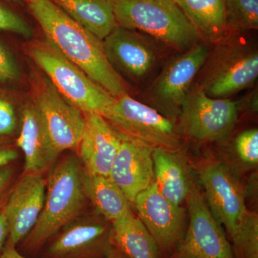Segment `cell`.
<instances>
[{
	"instance_id": "obj_1",
	"label": "cell",
	"mask_w": 258,
	"mask_h": 258,
	"mask_svg": "<svg viewBox=\"0 0 258 258\" xmlns=\"http://www.w3.org/2000/svg\"><path fill=\"white\" fill-rule=\"evenodd\" d=\"M46 40L113 98L128 94L126 83L107 55L103 40L51 0H28Z\"/></svg>"
},
{
	"instance_id": "obj_2",
	"label": "cell",
	"mask_w": 258,
	"mask_h": 258,
	"mask_svg": "<svg viewBox=\"0 0 258 258\" xmlns=\"http://www.w3.org/2000/svg\"><path fill=\"white\" fill-rule=\"evenodd\" d=\"M79 157L68 156L52 168L46 180L43 208L36 225L21 243L22 250L36 253L62 227L82 215L87 199L81 184Z\"/></svg>"
},
{
	"instance_id": "obj_3",
	"label": "cell",
	"mask_w": 258,
	"mask_h": 258,
	"mask_svg": "<svg viewBox=\"0 0 258 258\" xmlns=\"http://www.w3.org/2000/svg\"><path fill=\"white\" fill-rule=\"evenodd\" d=\"M118 26L143 32L179 52L202 37L174 0H112Z\"/></svg>"
},
{
	"instance_id": "obj_4",
	"label": "cell",
	"mask_w": 258,
	"mask_h": 258,
	"mask_svg": "<svg viewBox=\"0 0 258 258\" xmlns=\"http://www.w3.org/2000/svg\"><path fill=\"white\" fill-rule=\"evenodd\" d=\"M215 43L194 88L211 98H230L257 80V47L231 32Z\"/></svg>"
},
{
	"instance_id": "obj_5",
	"label": "cell",
	"mask_w": 258,
	"mask_h": 258,
	"mask_svg": "<svg viewBox=\"0 0 258 258\" xmlns=\"http://www.w3.org/2000/svg\"><path fill=\"white\" fill-rule=\"evenodd\" d=\"M32 60L46 75L64 99L83 114L104 116L115 98L70 61L50 42H35L29 47Z\"/></svg>"
},
{
	"instance_id": "obj_6",
	"label": "cell",
	"mask_w": 258,
	"mask_h": 258,
	"mask_svg": "<svg viewBox=\"0 0 258 258\" xmlns=\"http://www.w3.org/2000/svg\"><path fill=\"white\" fill-rule=\"evenodd\" d=\"M103 117L119 133L153 149H181L183 133L176 120L128 94L115 98Z\"/></svg>"
},
{
	"instance_id": "obj_7",
	"label": "cell",
	"mask_w": 258,
	"mask_h": 258,
	"mask_svg": "<svg viewBox=\"0 0 258 258\" xmlns=\"http://www.w3.org/2000/svg\"><path fill=\"white\" fill-rule=\"evenodd\" d=\"M210 48L198 42L169 60L146 91L145 99L161 114L179 118L194 81L208 58Z\"/></svg>"
},
{
	"instance_id": "obj_8",
	"label": "cell",
	"mask_w": 258,
	"mask_h": 258,
	"mask_svg": "<svg viewBox=\"0 0 258 258\" xmlns=\"http://www.w3.org/2000/svg\"><path fill=\"white\" fill-rule=\"evenodd\" d=\"M189 222L184 238L167 258H235L221 225L192 182L186 199Z\"/></svg>"
},
{
	"instance_id": "obj_9",
	"label": "cell",
	"mask_w": 258,
	"mask_h": 258,
	"mask_svg": "<svg viewBox=\"0 0 258 258\" xmlns=\"http://www.w3.org/2000/svg\"><path fill=\"white\" fill-rule=\"evenodd\" d=\"M238 113L237 102L211 98L191 88L180 114V127L182 133L198 142H217L230 134Z\"/></svg>"
},
{
	"instance_id": "obj_10",
	"label": "cell",
	"mask_w": 258,
	"mask_h": 258,
	"mask_svg": "<svg viewBox=\"0 0 258 258\" xmlns=\"http://www.w3.org/2000/svg\"><path fill=\"white\" fill-rule=\"evenodd\" d=\"M112 246L111 222L96 212L81 215L47 241L43 258H106Z\"/></svg>"
},
{
	"instance_id": "obj_11",
	"label": "cell",
	"mask_w": 258,
	"mask_h": 258,
	"mask_svg": "<svg viewBox=\"0 0 258 258\" xmlns=\"http://www.w3.org/2000/svg\"><path fill=\"white\" fill-rule=\"evenodd\" d=\"M32 102L41 115L57 152L77 149L86 125L82 112L66 101L44 76L34 83Z\"/></svg>"
},
{
	"instance_id": "obj_12",
	"label": "cell",
	"mask_w": 258,
	"mask_h": 258,
	"mask_svg": "<svg viewBox=\"0 0 258 258\" xmlns=\"http://www.w3.org/2000/svg\"><path fill=\"white\" fill-rule=\"evenodd\" d=\"M132 206L157 244L159 254L167 258L184 238L186 212L181 205L171 203L154 182L134 200Z\"/></svg>"
},
{
	"instance_id": "obj_13",
	"label": "cell",
	"mask_w": 258,
	"mask_h": 258,
	"mask_svg": "<svg viewBox=\"0 0 258 258\" xmlns=\"http://www.w3.org/2000/svg\"><path fill=\"white\" fill-rule=\"evenodd\" d=\"M199 174L210 211L231 237L247 210L243 186L222 163L205 164Z\"/></svg>"
},
{
	"instance_id": "obj_14",
	"label": "cell",
	"mask_w": 258,
	"mask_h": 258,
	"mask_svg": "<svg viewBox=\"0 0 258 258\" xmlns=\"http://www.w3.org/2000/svg\"><path fill=\"white\" fill-rule=\"evenodd\" d=\"M46 180L42 174L24 173L3 206L9 227L8 242L16 247L36 225L43 208Z\"/></svg>"
},
{
	"instance_id": "obj_15",
	"label": "cell",
	"mask_w": 258,
	"mask_h": 258,
	"mask_svg": "<svg viewBox=\"0 0 258 258\" xmlns=\"http://www.w3.org/2000/svg\"><path fill=\"white\" fill-rule=\"evenodd\" d=\"M121 137L108 176L133 205L139 194L154 182V149L123 134Z\"/></svg>"
},
{
	"instance_id": "obj_16",
	"label": "cell",
	"mask_w": 258,
	"mask_h": 258,
	"mask_svg": "<svg viewBox=\"0 0 258 258\" xmlns=\"http://www.w3.org/2000/svg\"><path fill=\"white\" fill-rule=\"evenodd\" d=\"M84 115L86 125L77 149L79 160L89 174L108 176L121 143V134L103 115Z\"/></svg>"
},
{
	"instance_id": "obj_17",
	"label": "cell",
	"mask_w": 258,
	"mask_h": 258,
	"mask_svg": "<svg viewBox=\"0 0 258 258\" xmlns=\"http://www.w3.org/2000/svg\"><path fill=\"white\" fill-rule=\"evenodd\" d=\"M110 62L137 80L146 79L157 62V52L134 30L117 25L103 40Z\"/></svg>"
},
{
	"instance_id": "obj_18",
	"label": "cell",
	"mask_w": 258,
	"mask_h": 258,
	"mask_svg": "<svg viewBox=\"0 0 258 258\" xmlns=\"http://www.w3.org/2000/svg\"><path fill=\"white\" fill-rule=\"evenodd\" d=\"M16 144L25 157L24 173L42 174L60 155L52 145L41 115L32 102L27 103L22 110L21 128Z\"/></svg>"
},
{
	"instance_id": "obj_19",
	"label": "cell",
	"mask_w": 258,
	"mask_h": 258,
	"mask_svg": "<svg viewBox=\"0 0 258 258\" xmlns=\"http://www.w3.org/2000/svg\"><path fill=\"white\" fill-rule=\"evenodd\" d=\"M154 161V183L158 190L171 203L181 205L187 198L192 181L187 164L179 151L155 149Z\"/></svg>"
},
{
	"instance_id": "obj_20",
	"label": "cell",
	"mask_w": 258,
	"mask_h": 258,
	"mask_svg": "<svg viewBox=\"0 0 258 258\" xmlns=\"http://www.w3.org/2000/svg\"><path fill=\"white\" fill-rule=\"evenodd\" d=\"M81 184L85 197L96 213L113 222L133 211L132 203L109 176L89 174L83 169Z\"/></svg>"
},
{
	"instance_id": "obj_21",
	"label": "cell",
	"mask_w": 258,
	"mask_h": 258,
	"mask_svg": "<svg viewBox=\"0 0 258 258\" xmlns=\"http://www.w3.org/2000/svg\"><path fill=\"white\" fill-rule=\"evenodd\" d=\"M111 224L113 245L125 258H159L157 244L133 211Z\"/></svg>"
},
{
	"instance_id": "obj_22",
	"label": "cell",
	"mask_w": 258,
	"mask_h": 258,
	"mask_svg": "<svg viewBox=\"0 0 258 258\" xmlns=\"http://www.w3.org/2000/svg\"><path fill=\"white\" fill-rule=\"evenodd\" d=\"M203 40L216 42L228 33L225 0H174Z\"/></svg>"
},
{
	"instance_id": "obj_23",
	"label": "cell",
	"mask_w": 258,
	"mask_h": 258,
	"mask_svg": "<svg viewBox=\"0 0 258 258\" xmlns=\"http://www.w3.org/2000/svg\"><path fill=\"white\" fill-rule=\"evenodd\" d=\"M101 40L117 26L112 0H51Z\"/></svg>"
},
{
	"instance_id": "obj_24",
	"label": "cell",
	"mask_w": 258,
	"mask_h": 258,
	"mask_svg": "<svg viewBox=\"0 0 258 258\" xmlns=\"http://www.w3.org/2000/svg\"><path fill=\"white\" fill-rule=\"evenodd\" d=\"M231 239L235 258H258L257 214L247 210Z\"/></svg>"
},
{
	"instance_id": "obj_25",
	"label": "cell",
	"mask_w": 258,
	"mask_h": 258,
	"mask_svg": "<svg viewBox=\"0 0 258 258\" xmlns=\"http://www.w3.org/2000/svg\"><path fill=\"white\" fill-rule=\"evenodd\" d=\"M227 26L231 32L258 28V0H225Z\"/></svg>"
},
{
	"instance_id": "obj_26",
	"label": "cell",
	"mask_w": 258,
	"mask_h": 258,
	"mask_svg": "<svg viewBox=\"0 0 258 258\" xmlns=\"http://www.w3.org/2000/svg\"><path fill=\"white\" fill-rule=\"evenodd\" d=\"M236 154L246 165L257 166L258 163V131L257 128L244 131L235 139Z\"/></svg>"
},
{
	"instance_id": "obj_27",
	"label": "cell",
	"mask_w": 258,
	"mask_h": 258,
	"mask_svg": "<svg viewBox=\"0 0 258 258\" xmlns=\"http://www.w3.org/2000/svg\"><path fill=\"white\" fill-rule=\"evenodd\" d=\"M0 30L15 32L25 37L32 35V28L23 19L0 5Z\"/></svg>"
},
{
	"instance_id": "obj_28",
	"label": "cell",
	"mask_w": 258,
	"mask_h": 258,
	"mask_svg": "<svg viewBox=\"0 0 258 258\" xmlns=\"http://www.w3.org/2000/svg\"><path fill=\"white\" fill-rule=\"evenodd\" d=\"M18 64L13 56L0 43V83L13 82L20 79Z\"/></svg>"
},
{
	"instance_id": "obj_29",
	"label": "cell",
	"mask_w": 258,
	"mask_h": 258,
	"mask_svg": "<svg viewBox=\"0 0 258 258\" xmlns=\"http://www.w3.org/2000/svg\"><path fill=\"white\" fill-rule=\"evenodd\" d=\"M17 118L11 103L0 99V137L13 134L16 128Z\"/></svg>"
},
{
	"instance_id": "obj_30",
	"label": "cell",
	"mask_w": 258,
	"mask_h": 258,
	"mask_svg": "<svg viewBox=\"0 0 258 258\" xmlns=\"http://www.w3.org/2000/svg\"><path fill=\"white\" fill-rule=\"evenodd\" d=\"M18 158V152L6 137H0V168L13 164Z\"/></svg>"
},
{
	"instance_id": "obj_31",
	"label": "cell",
	"mask_w": 258,
	"mask_h": 258,
	"mask_svg": "<svg viewBox=\"0 0 258 258\" xmlns=\"http://www.w3.org/2000/svg\"><path fill=\"white\" fill-rule=\"evenodd\" d=\"M15 174L13 164L0 168V199L10 187Z\"/></svg>"
},
{
	"instance_id": "obj_32",
	"label": "cell",
	"mask_w": 258,
	"mask_h": 258,
	"mask_svg": "<svg viewBox=\"0 0 258 258\" xmlns=\"http://www.w3.org/2000/svg\"><path fill=\"white\" fill-rule=\"evenodd\" d=\"M8 237H9V227H8V221H7L3 207L0 209V257L4 250L5 244L8 242Z\"/></svg>"
},
{
	"instance_id": "obj_33",
	"label": "cell",
	"mask_w": 258,
	"mask_h": 258,
	"mask_svg": "<svg viewBox=\"0 0 258 258\" xmlns=\"http://www.w3.org/2000/svg\"><path fill=\"white\" fill-rule=\"evenodd\" d=\"M0 258H27L23 255V254L19 252L16 247L10 243L9 242H7L5 244L4 250H3V254H2Z\"/></svg>"
},
{
	"instance_id": "obj_34",
	"label": "cell",
	"mask_w": 258,
	"mask_h": 258,
	"mask_svg": "<svg viewBox=\"0 0 258 258\" xmlns=\"http://www.w3.org/2000/svg\"><path fill=\"white\" fill-rule=\"evenodd\" d=\"M106 258H125L115 246H112Z\"/></svg>"
},
{
	"instance_id": "obj_35",
	"label": "cell",
	"mask_w": 258,
	"mask_h": 258,
	"mask_svg": "<svg viewBox=\"0 0 258 258\" xmlns=\"http://www.w3.org/2000/svg\"><path fill=\"white\" fill-rule=\"evenodd\" d=\"M8 1L14 2V3H20V0H8Z\"/></svg>"
},
{
	"instance_id": "obj_36",
	"label": "cell",
	"mask_w": 258,
	"mask_h": 258,
	"mask_svg": "<svg viewBox=\"0 0 258 258\" xmlns=\"http://www.w3.org/2000/svg\"><path fill=\"white\" fill-rule=\"evenodd\" d=\"M27 1H28V0H27Z\"/></svg>"
}]
</instances>
